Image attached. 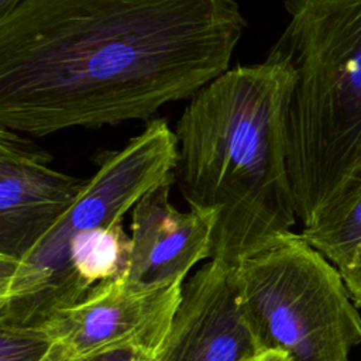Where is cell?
<instances>
[{"label": "cell", "instance_id": "obj_1", "mask_svg": "<svg viewBox=\"0 0 361 361\" xmlns=\"http://www.w3.org/2000/svg\"><path fill=\"white\" fill-rule=\"evenodd\" d=\"M237 0H20L0 17V127L151 120L228 69Z\"/></svg>", "mask_w": 361, "mask_h": 361}, {"label": "cell", "instance_id": "obj_2", "mask_svg": "<svg viewBox=\"0 0 361 361\" xmlns=\"http://www.w3.org/2000/svg\"><path fill=\"white\" fill-rule=\"evenodd\" d=\"M295 76L281 58L237 65L190 97L175 126V176L213 219L210 259L235 267L296 223L288 172Z\"/></svg>", "mask_w": 361, "mask_h": 361}, {"label": "cell", "instance_id": "obj_3", "mask_svg": "<svg viewBox=\"0 0 361 361\" xmlns=\"http://www.w3.org/2000/svg\"><path fill=\"white\" fill-rule=\"evenodd\" d=\"M268 55L295 76L288 172L303 227L361 183V0H283Z\"/></svg>", "mask_w": 361, "mask_h": 361}, {"label": "cell", "instance_id": "obj_4", "mask_svg": "<svg viewBox=\"0 0 361 361\" xmlns=\"http://www.w3.org/2000/svg\"><path fill=\"white\" fill-rule=\"evenodd\" d=\"M178 138L151 118L120 149L100 155L96 172L68 212L21 258L0 259V323L41 326L83 298L69 265V241L82 231L123 223L149 190L175 176Z\"/></svg>", "mask_w": 361, "mask_h": 361}, {"label": "cell", "instance_id": "obj_5", "mask_svg": "<svg viewBox=\"0 0 361 361\" xmlns=\"http://www.w3.org/2000/svg\"><path fill=\"white\" fill-rule=\"evenodd\" d=\"M234 268L264 353L289 361H347L361 343V317L341 275L300 234L278 235Z\"/></svg>", "mask_w": 361, "mask_h": 361}, {"label": "cell", "instance_id": "obj_6", "mask_svg": "<svg viewBox=\"0 0 361 361\" xmlns=\"http://www.w3.org/2000/svg\"><path fill=\"white\" fill-rule=\"evenodd\" d=\"M180 292L182 283L147 288L124 276L103 281L41 327L52 341L51 354L65 361L123 348L158 355Z\"/></svg>", "mask_w": 361, "mask_h": 361}, {"label": "cell", "instance_id": "obj_7", "mask_svg": "<svg viewBox=\"0 0 361 361\" xmlns=\"http://www.w3.org/2000/svg\"><path fill=\"white\" fill-rule=\"evenodd\" d=\"M264 354L240 299L235 268L204 262L182 283L157 361H258Z\"/></svg>", "mask_w": 361, "mask_h": 361}, {"label": "cell", "instance_id": "obj_8", "mask_svg": "<svg viewBox=\"0 0 361 361\" xmlns=\"http://www.w3.org/2000/svg\"><path fill=\"white\" fill-rule=\"evenodd\" d=\"M51 159L0 127V259L25 255L76 200L85 179L52 169Z\"/></svg>", "mask_w": 361, "mask_h": 361}, {"label": "cell", "instance_id": "obj_9", "mask_svg": "<svg viewBox=\"0 0 361 361\" xmlns=\"http://www.w3.org/2000/svg\"><path fill=\"white\" fill-rule=\"evenodd\" d=\"M175 182L176 176L166 179L133 207L124 275L133 283L147 288L183 283L197 262L210 259L213 219L193 209L179 212L169 200Z\"/></svg>", "mask_w": 361, "mask_h": 361}, {"label": "cell", "instance_id": "obj_10", "mask_svg": "<svg viewBox=\"0 0 361 361\" xmlns=\"http://www.w3.org/2000/svg\"><path fill=\"white\" fill-rule=\"evenodd\" d=\"M300 235L334 264L353 302L361 307V183L303 227Z\"/></svg>", "mask_w": 361, "mask_h": 361}, {"label": "cell", "instance_id": "obj_11", "mask_svg": "<svg viewBox=\"0 0 361 361\" xmlns=\"http://www.w3.org/2000/svg\"><path fill=\"white\" fill-rule=\"evenodd\" d=\"M130 235L123 223L78 233L69 241V265L83 296L99 282L123 278L128 268Z\"/></svg>", "mask_w": 361, "mask_h": 361}, {"label": "cell", "instance_id": "obj_12", "mask_svg": "<svg viewBox=\"0 0 361 361\" xmlns=\"http://www.w3.org/2000/svg\"><path fill=\"white\" fill-rule=\"evenodd\" d=\"M52 341L41 326L0 324V361H45Z\"/></svg>", "mask_w": 361, "mask_h": 361}, {"label": "cell", "instance_id": "obj_13", "mask_svg": "<svg viewBox=\"0 0 361 361\" xmlns=\"http://www.w3.org/2000/svg\"><path fill=\"white\" fill-rule=\"evenodd\" d=\"M80 361H157V355H152L149 353H144L140 350L123 348V350H116V351L99 354L94 357H89Z\"/></svg>", "mask_w": 361, "mask_h": 361}, {"label": "cell", "instance_id": "obj_14", "mask_svg": "<svg viewBox=\"0 0 361 361\" xmlns=\"http://www.w3.org/2000/svg\"><path fill=\"white\" fill-rule=\"evenodd\" d=\"M258 361H289L288 357L282 353L276 351H267Z\"/></svg>", "mask_w": 361, "mask_h": 361}, {"label": "cell", "instance_id": "obj_15", "mask_svg": "<svg viewBox=\"0 0 361 361\" xmlns=\"http://www.w3.org/2000/svg\"><path fill=\"white\" fill-rule=\"evenodd\" d=\"M20 0H0V17L8 13Z\"/></svg>", "mask_w": 361, "mask_h": 361}, {"label": "cell", "instance_id": "obj_16", "mask_svg": "<svg viewBox=\"0 0 361 361\" xmlns=\"http://www.w3.org/2000/svg\"><path fill=\"white\" fill-rule=\"evenodd\" d=\"M45 361H65V360H61V358L55 357L54 354H49V355H48V358H47Z\"/></svg>", "mask_w": 361, "mask_h": 361}]
</instances>
